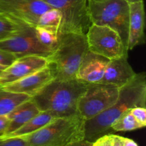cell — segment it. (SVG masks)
I'll use <instances>...</instances> for the list:
<instances>
[{
    "label": "cell",
    "instance_id": "4",
    "mask_svg": "<svg viewBox=\"0 0 146 146\" xmlns=\"http://www.w3.org/2000/svg\"><path fill=\"white\" fill-rule=\"evenodd\" d=\"M84 123L79 115L54 118L36 132L21 138L28 146H65L84 139Z\"/></svg>",
    "mask_w": 146,
    "mask_h": 146
},
{
    "label": "cell",
    "instance_id": "22",
    "mask_svg": "<svg viewBox=\"0 0 146 146\" xmlns=\"http://www.w3.org/2000/svg\"><path fill=\"white\" fill-rule=\"evenodd\" d=\"M62 21V14L57 9L52 7L43 13L38 19L37 25L60 28Z\"/></svg>",
    "mask_w": 146,
    "mask_h": 146
},
{
    "label": "cell",
    "instance_id": "26",
    "mask_svg": "<svg viewBox=\"0 0 146 146\" xmlns=\"http://www.w3.org/2000/svg\"><path fill=\"white\" fill-rule=\"evenodd\" d=\"M9 123V120L7 115H0V137L5 134Z\"/></svg>",
    "mask_w": 146,
    "mask_h": 146
},
{
    "label": "cell",
    "instance_id": "21",
    "mask_svg": "<svg viewBox=\"0 0 146 146\" xmlns=\"http://www.w3.org/2000/svg\"><path fill=\"white\" fill-rule=\"evenodd\" d=\"M131 110V109H130ZM130 110L123 113L111 125V130L117 132L131 131L142 128L141 123L132 115Z\"/></svg>",
    "mask_w": 146,
    "mask_h": 146
},
{
    "label": "cell",
    "instance_id": "3",
    "mask_svg": "<svg viewBox=\"0 0 146 146\" xmlns=\"http://www.w3.org/2000/svg\"><path fill=\"white\" fill-rule=\"evenodd\" d=\"M86 34L59 32L58 46L47 58L58 81L76 79L77 71L84 54L88 51Z\"/></svg>",
    "mask_w": 146,
    "mask_h": 146
},
{
    "label": "cell",
    "instance_id": "14",
    "mask_svg": "<svg viewBox=\"0 0 146 146\" xmlns=\"http://www.w3.org/2000/svg\"><path fill=\"white\" fill-rule=\"evenodd\" d=\"M136 73L128 61V55L110 60L106 67L104 76L100 83L121 88L129 83Z\"/></svg>",
    "mask_w": 146,
    "mask_h": 146
},
{
    "label": "cell",
    "instance_id": "27",
    "mask_svg": "<svg viewBox=\"0 0 146 146\" xmlns=\"http://www.w3.org/2000/svg\"><path fill=\"white\" fill-rule=\"evenodd\" d=\"M98 139L101 146H112V134H106Z\"/></svg>",
    "mask_w": 146,
    "mask_h": 146
},
{
    "label": "cell",
    "instance_id": "6",
    "mask_svg": "<svg viewBox=\"0 0 146 146\" xmlns=\"http://www.w3.org/2000/svg\"><path fill=\"white\" fill-rule=\"evenodd\" d=\"M119 90L118 87L104 83L88 84L78 100V114L85 121L99 115L115 104Z\"/></svg>",
    "mask_w": 146,
    "mask_h": 146
},
{
    "label": "cell",
    "instance_id": "23",
    "mask_svg": "<svg viewBox=\"0 0 146 146\" xmlns=\"http://www.w3.org/2000/svg\"><path fill=\"white\" fill-rule=\"evenodd\" d=\"M0 146H28L24 138H0Z\"/></svg>",
    "mask_w": 146,
    "mask_h": 146
},
{
    "label": "cell",
    "instance_id": "9",
    "mask_svg": "<svg viewBox=\"0 0 146 146\" xmlns=\"http://www.w3.org/2000/svg\"><path fill=\"white\" fill-rule=\"evenodd\" d=\"M0 48L17 58L32 55L48 58L53 53L38 42L34 27L27 24H24L22 29L14 36L0 41Z\"/></svg>",
    "mask_w": 146,
    "mask_h": 146
},
{
    "label": "cell",
    "instance_id": "18",
    "mask_svg": "<svg viewBox=\"0 0 146 146\" xmlns=\"http://www.w3.org/2000/svg\"><path fill=\"white\" fill-rule=\"evenodd\" d=\"M31 98L24 94L11 92L0 88V115H7L18 106Z\"/></svg>",
    "mask_w": 146,
    "mask_h": 146
},
{
    "label": "cell",
    "instance_id": "12",
    "mask_svg": "<svg viewBox=\"0 0 146 146\" xmlns=\"http://www.w3.org/2000/svg\"><path fill=\"white\" fill-rule=\"evenodd\" d=\"M55 78L53 68L49 64L44 68L27 76L24 78L0 88L6 91L24 94L33 97L39 92L46 85Z\"/></svg>",
    "mask_w": 146,
    "mask_h": 146
},
{
    "label": "cell",
    "instance_id": "29",
    "mask_svg": "<svg viewBox=\"0 0 146 146\" xmlns=\"http://www.w3.org/2000/svg\"><path fill=\"white\" fill-rule=\"evenodd\" d=\"M93 143L89 142L86 140H81V141H76V142L71 143L65 146H92Z\"/></svg>",
    "mask_w": 146,
    "mask_h": 146
},
{
    "label": "cell",
    "instance_id": "10",
    "mask_svg": "<svg viewBox=\"0 0 146 146\" xmlns=\"http://www.w3.org/2000/svg\"><path fill=\"white\" fill-rule=\"evenodd\" d=\"M51 8L42 0H0V14L33 27L37 26L41 14Z\"/></svg>",
    "mask_w": 146,
    "mask_h": 146
},
{
    "label": "cell",
    "instance_id": "32",
    "mask_svg": "<svg viewBox=\"0 0 146 146\" xmlns=\"http://www.w3.org/2000/svg\"><path fill=\"white\" fill-rule=\"evenodd\" d=\"M129 3L131 2H135V1H142V0H127Z\"/></svg>",
    "mask_w": 146,
    "mask_h": 146
},
{
    "label": "cell",
    "instance_id": "28",
    "mask_svg": "<svg viewBox=\"0 0 146 146\" xmlns=\"http://www.w3.org/2000/svg\"><path fill=\"white\" fill-rule=\"evenodd\" d=\"M121 146H138L132 139L121 136Z\"/></svg>",
    "mask_w": 146,
    "mask_h": 146
},
{
    "label": "cell",
    "instance_id": "25",
    "mask_svg": "<svg viewBox=\"0 0 146 146\" xmlns=\"http://www.w3.org/2000/svg\"><path fill=\"white\" fill-rule=\"evenodd\" d=\"M16 59L17 58L14 55L0 48V65L8 66L11 65Z\"/></svg>",
    "mask_w": 146,
    "mask_h": 146
},
{
    "label": "cell",
    "instance_id": "17",
    "mask_svg": "<svg viewBox=\"0 0 146 146\" xmlns=\"http://www.w3.org/2000/svg\"><path fill=\"white\" fill-rule=\"evenodd\" d=\"M54 117L51 114L46 112L40 111L39 113L31 118V120L26 123L24 125L17 129V131L11 133L4 136H1L0 138H17V137H24L27 135H30L33 133L36 132V131L39 130L44 125L48 124L51 122Z\"/></svg>",
    "mask_w": 146,
    "mask_h": 146
},
{
    "label": "cell",
    "instance_id": "1",
    "mask_svg": "<svg viewBox=\"0 0 146 146\" xmlns=\"http://www.w3.org/2000/svg\"><path fill=\"white\" fill-rule=\"evenodd\" d=\"M137 106L146 107V76L144 72L120 88L118 99L105 111L84 123V140L94 143L111 130L112 124L125 112Z\"/></svg>",
    "mask_w": 146,
    "mask_h": 146
},
{
    "label": "cell",
    "instance_id": "20",
    "mask_svg": "<svg viewBox=\"0 0 146 146\" xmlns=\"http://www.w3.org/2000/svg\"><path fill=\"white\" fill-rule=\"evenodd\" d=\"M24 23L7 16L0 14V41L7 39L23 29Z\"/></svg>",
    "mask_w": 146,
    "mask_h": 146
},
{
    "label": "cell",
    "instance_id": "31",
    "mask_svg": "<svg viewBox=\"0 0 146 146\" xmlns=\"http://www.w3.org/2000/svg\"><path fill=\"white\" fill-rule=\"evenodd\" d=\"M6 67H7V66H5L0 65V74H1V73L2 72V71H4V69H5V68H6Z\"/></svg>",
    "mask_w": 146,
    "mask_h": 146
},
{
    "label": "cell",
    "instance_id": "2",
    "mask_svg": "<svg viewBox=\"0 0 146 146\" xmlns=\"http://www.w3.org/2000/svg\"><path fill=\"white\" fill-rule=\"evenodd\" d=\"M87 86L88 84L77 79H54L31 99L40 111L48 113L54 118L73 116L78 115V100Z\"/></svg>",
    "mask_w": 146,
    "mask_h": 146
},
{
    "label": "cell",
    "instance_id": "15",
    "mask_svg": "<svg viewBox=\"0 0 146 146\" xmlns=\"http://www.w3.org/2000/svg\"><path fill=\"white\" fill-rule=\"evenodd\" d=\"M129 9L128 51L145 43V15L143 0L129 3Z\"/></svg>",
    "mask_w": 146,
    "mask_h": 146
},
{
    "label": "cell",
    "instance_id": "19",
    "mask_svg": "<svg viewBox=\"0 0 146 146\" xmlns=\"http://www.w3.org/2000/svg\"><path fill=\"white\" fill-rule=\"evenodd\" d=\"M34 30L38 42L53 52L58 46L59 29L37 25L34 27Z\"/></svg>",
    "mask_w": 146,
    "mask_h": 146
},
{
    "label": "cell",
    "instance_id": "13",
    "mask_svg": "<svg viewBox=\"0 0 146 146\" xmlns=\"http://www.w3.org/2000/svg\"><path fill=\"white\" fill-rule=\"evenodd\" d=\"M109 61L108 58L88 50L80 63L76 79L87 84L99 83Z\"/></svg>",
    "mask_w": 146,
    "mask_h": 146
},
{
    "label": "cell",
    "instance_id": "16",
    "mask_svg": "<svg viewBox=\"0 0 146 146\" xmlns=\"http://www.w3.org/2000/svg\"><path fill=\"white\" fill-rule=\"evenodd\" d=\"M39 112L40 111L31 99L20 104L10 113L7 115L9 120V123L5 134L2 136L17 131L29 120L39 113Z\"/></svg>",
    "mask_w": 146,
    "mask_h": 146
},
{
    "label": "cell",
    "instance_id": "7",
    "mask_svg": "<svg viewBox=\"0 0 146 146\" xmlns=\"http://www.w3.org/2000/svg\"><path fill=\"white\" fill-rule=\"evenodd\" d=\"M88 49L109 60L128 55L121 36L107 26L91 24L86 34Z\"/></svg>",
    "mask_w": 146,
    "mask_h": 146
},
{
    "label": "cell",
    "instance_id": "11",
    "mask_svg": "<svg viewBox=\"0 0 146 146\" xmlns=\"http://www.w3.org/2000/svg\"><path fill=\"white\" fill-rule=\"evenodd\" d=\"M48 64L47 58L40 56H26L17 58L0 74V86L15 82L44 68Z\"/></svg>",
    "mask_w": 146,
    "mask_h": 146
},
{
    "label": "cell",
    "instance_id": "30",
    "mask_svg": "<svg viewBox=\"0 0 146 146\" xmlns=\"http://www.w3.org/2000/svg\"><path fill=\"white\" fill-rule=\"evenodd\" d=\"M112 146H121V136L112 134Z\"/></svg>",
    "mask_w": 146,
    "mask_h": 146
},
{
    "label": "cell",
    "instance_id": "5",
    "mask_svg": "<svg viewBox=\"0 0 146 146\" xmlns=\"http://www.w3.org/2000/svg\"><path fill=\"white\" fill-rule=\"evenodd\" d=\"M91 24L107 26L121 36L128 45L130 9L127 0H88Z\"/></svg>",
    "mask_w": 146,
    "mask_h": 146
},
{
    "label": "cell",
    "instance_id": "24",
    "mask_svg": "<svg viewBox=\"0 0 146 146\" xmlns=\"http://www.w3.org/2000/svg\"><path fill=\"white\" fill-rule=\"evenodd\" d=\"M132 115L135 117V119L142 125V126L145 127L146 125V108L145 107L137 106L131 108L130 110Z\"/></svg>",
    "mask_w": 146,
    "mask_h": 146
},
{
    "label": "cell",
    "instance_id": "8",
    "mask_svg": "<svg viewBox=\"0 0 146 146\" xmlns=\"http://www.w3.org/2000/svg\"><path fill=\"white\" fill-rule=\"evenodd\" d=\"M62 14L59 32L86 34L91 25L88 0H42Z\"/></svg>",
    "mask_w": 146,
    "mask_h": 146
}]
</instances>
